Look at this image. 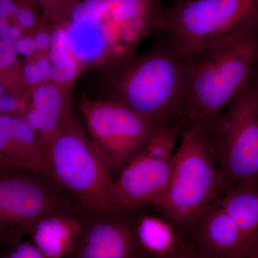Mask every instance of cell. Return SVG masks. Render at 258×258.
I'll return each mask as SVG.
<instances>
[{
	"mask_svg": "<svg viewBox=\"0 0 258 258\" xmlns=\"http://www.w3.org/2000/svg\"><path fill=\"white\" fill-rule=\"evenodd\" d=\"M257 54L258 15L186 58L184 123L208 128L248 85Z\"/></svg>",
	"mask_w": 258,
	"mask_h": 258,
	"instance_id": "1",
	"label": "cell"
},
{
	"mask_svg": "<svg viewBox=\"0 0 258 258\" xmlns=\"http://www.w3.org/2000/svg\"><path fill=\"white\" fill-rule=\"evenodd\" d=\"M113 100L158 126L181 120L186 59L165 37L145 55L117 67Z\"/></svg>",
	"mask_w": 258,
	"mask_h": 258,
	"instance_id": "2",
	"label": "cell"
},
{
	"mask_svg": "<svg viewBox=\"0 0 258 258\" xmlns=\"http://www.w3.org/2000/svg\"><path fill=\"white\" fill-rule=\"evenodd\" d=\"M180 137L169 184L154 207L178 234L224 193L206 130L184 123Z\"/></svg>",
	"mask_w": 258,
	"mask_h": 258,
	"instance_id": "3",
	"label": "cell"
},
{
	"mask_svg": "<svg viewBox=\"0 0 258 258\" xmlns=\"http://www.w3.org/2000/svg\"><path fill=\"white\" fill-rule=\"evenodd\" d=\"M47 174L88 210L123 211L115 180L82 125L69 113L47 153Z\"/></svg>",
	"mask_w": 258,
	"mask_h": 258,
	"instance_id": "4",
	"label": "cell"
},
{
	"mask_svg": "<svg viewBox=\"0 0 258 258\" xmlns=\"http://www.w3.org/2000/svg\"><path fill=\"white\" fill-rule=\"evenodd\" d=\"M258 15V0H183L163 7L157 30L185 58L242 28Z\"/></svg>",
	"mask_w": 258,
	"mask_h": 258,
	"instance_id": "5",
	"label": "cell"
},
{
	"mask_svg": "<svg viewBox=\"0 0 258 258\" xmlns=\"http://www.w3.org/2000/svg\"><path fill=\"white\" fill-rule=\"evenodd\" d=\"M224 194L244 183L258 184V90L250 82L208 128Z\"/></svg>",
	"mask_w": 258,
	"mask_h": 258,
	"instance_id": "6",
	"label": "cell"
},
{
	"mask_svg": "<svg viewBox=\"0 0 258 258\" xmlns=\"http://www.w3.org/2000/svg\"><path fill=\"white\" fill-rule=\"evenodd\" d=\"M81 204L48 176L17 171L0 176V244L23 240L42 217Z\"/></svg>",
	"mask_w": 258,
	"mask_h": 258,
	"instance_id": "7",
	"label": "cell"
},
{
	"mask_svg": "<svg viewBox=\"0 0 258 258\" xmlns=\"http://www.w3.org/2000/svg\"><path fill=\"white\" fill-rule=\"evenodd\" d=\"M88 135L113 179L140 152L159 126L118 102H83Z\"/></svg>",
	"mask_w": 258,
	"mask_h": 258,
	"instance_id": "8",
	"label": "cell"
},
{
	"mask_svg": "<svg viewBox=\"0 0 258 258\" xmlns=\"http://www.w3.org/2000/svg\"><path fill=\"white\" fill-rule=\"evenodd\" d=\"M183 126L182 120L159 126L115 180L123 211L142 213L159 203L170 180L176 140Z\"/></svg>",
	"mask_w": 258,
	"mask_h": 258,
	"instance_id": "9",
	"label": "cell"
},
{
	"mask_svg": "<svg viewBox=\"0 0 258 258\" xmlns=\"http://www.w3.org/2000/svg\"><path fill=\"white\" fill-rule=\"evenodd\" d=\"M140 213L84 208L82 230L64 258H155L144 249L138 235Z\"/></svg>",
	"mask_w": 258,
	"mask_h": 258,
	"instance_id": "10",
	"label": "cell"
},
{
	"mask_svg": "<svg viewBox=\"0 0 258 258\" xmlns=\"http://www.w3.org/2000/svg\"><path fill=\"white\" fill-rule=\"evenodd\" d=\"M179 235L198 258H245L248 238L220 206L218 200L203 210Z\"/></svg>",
	"mask_w": 258,
	"mask_h": 258,
	"instance_id": "11",
	"label": "cell"
},
{
	"mask_svg": "<svg viewBox=\"0 0 258 258\" xmlns=\"http://www.w3.org/2000/svg\"><path fill=\"white\" fill-rule=\"evenodd\" d=\"M0 154L24 170L47 176L43 148L24 118L0 115Z\"/></svg>",
	"mask_w": 258,
	"mask_h": 258,
	"instance_id": "12",
	"label": "cell"
},
{
	"mask_svg": "<svg viewBox=\"0 0 258 258\" xmlns=\"http://www.w3.org/2000/svg\"><path fill=\"white\" fill-rule=\"evenodd\" d=\"M82 205L74 211L42 217L29 232L31 241L48 258H64L74 249L82 230Z\"/></svg>",
	"mask_w": 258,
	"mask_h": 258,
	"instance_id": "13",
	"label": "cell"
},
{
	"mask_svg": "<svg viewBox=\"0 0 258 258\" xmlns=\"http://www.w3.org/2000/svg\"><path fill=\"white\" fill-rule=\"evenodd\" d=\"M32 102L33 108L24 119L36 133L47 161V153L60 132L68 112L64 111L60 89L54 83L37 86L34 90Z\"/></svg>",
	"mask_w": 258,
	"mask_h": 258,
	"instance_id": "14",
	"label": "cell"
},
{
	"mask_svg": "<svg viewBox=\"0 0 258 258\" xmlns=\"http://www.w3.org/2000/svg\"><path fill=\"white\" fill-rule=\"evenodd\" d=\"M218 203L249 241L258 231V184L244 183L233 186L219 199Z\"/></svg>",
	"mask_w": 258,
	"mask_h": 258,
	"instance_id": "15",
	"label": "cell"
},
{
	"mask_svg": "<svg viewBox=\"0 0 258 258\" xmlns=\"http://www.w3.org/2000/svg\"><path fill=\"white\" fill-rule=\"evenodd\" d=\"M138 235L144 249L155 258L171 253L182 245L171 223L164 217L148 215L146 212L139 215Z\"/></svg>",
	"mask_w": 258,
	"mask_h": 258,
	"instance_id": "16",
	"label": "cell"
},
{
	"mask_svg": "<svg viewBox=\"0 0 258 258\" xmlns=\"http://www.w3.org/2000/svg\"><path fill=\"white\" fill-rule=\"evenodd\" d=\"M0 258H48L32 241L0 244Z\"/></svg>",
	"mask_w": 258,
	"mask_h": 258,
	"instance_id": "17",
	"label": "cell"
},
{
	"mask_svg": "<svg viewBox=\"0 0 258 258\" xmlns=\"http://www.w3.org/2000/svg\"><path fill=\"white\" fill-rule=\"evenodd\" d=\"M78 71V60L71 53L60 62L52 64L51 79L55 84L70 82L77 76Z\"/></svg>",
	"mask_w": 258,
	"mask_h": 258,
	"instance_id": "18",
	"label": "cell"
},
{
	"mask_svg": "<svg viewBox=\"0 0 258 258\" xmlns=\"http://www.w3.org/2000/svg\"><path fill=\"white\" fill-rule=\"evenodd\" d=\"M49 48V60L52 64L60 62L71 54L66 29H57L51 35V42Z\"/></svg>",
	"mask_w": 258,
	"mask_h": 258,
	"instance_id": "19",
	"label": "cell"
},
{
	"mask_svg": "<svg viewBox=\"0 0 258 258\" xmlns=\"http://www.w3.org/2000/svg\"><path fill=\"white\" fill-rule=\"evenodd\" d=\"M16 51L9 42L0 40V69H8L16 62Z\"/></svg>",
	"mask_w": 258,
	"mask_h": 258,
	"instance_id": "20",
	"label": "cell"
},
{
	"mask_svg": "<svg viewBox=\"0 0 258 258\" xmlns=\"http://www.w3.org/2000/svg\"><path fill=\"white\" fill-rule=\"evenodd\" d=\"M14 18L20 28H32L36 23L33 13L27 8H18Z\"/></svg>",
	"mask_w": 258,
	"mask_h": 258,
	"instance_id": "21",
	"label": "cell"
},
{
	"mask_svg": "<svg viewBox=\"0 0 258 258\" xmlns=\"http://www.w3.org/2000/svg\"><path fill=\"white\" fill-rule=\"evenodd\" d=\"M13 45L17 53L25 56L31 55L37 50L35 40L31 37H21Z\"/></svg>",
	"mask_w": 258,
	"mask_h": 258,
	"instance_id": "22",
	"label": "cell"
},
{
	"mask_svg": "<svg viewBox=\"0 0 258 258\" xmlns=\"http://www.w3.org/2000/svg\"><path fill=\"white\" fill-rule=\"evenodd\" d=\"M23 78L25 82L31 86H36L42 82L35 62V63H28L25 66L23 70Z\"/></svg>",
	"mask_w": 258,
	"mask_h": 258,
	"instance_id": "23",
	"label": "cell"
},
{
	"mask_svg": "<svg viewBox=\"0 0 258 258\" xmlns=\"http://www.w3.org/2000/svg\"><path fill=\"white\" fill-rule=\"evenodd\" d=\"M35 64L38 69L41 81L47 82L50 80L51 75H52V64H51L50 60L46 57L42 56L38 58Z\"/></svg>",
	"mask_w": 258,
	"mask_h": 258,
	"instance_id": "24",
	"label": "cell"
},
{
	"mask_svg": "<svg viewBox=\"0 0 258 258\" xmlns=\"http://www.w3.org/2000/svg\"><path fill=\"white\" fill-rule=\"evenodd\" d=\"M21 30L20 27L14 25H8L7 28L0 32V40L11 42L14 44L21 37Z\"/></svg>",
	"mask_w": 258,
	"mask_h": 258,
	"instance_id": "25",
	"label": "cell"
},
{
	"mask_svg": "<svg viewBox=\"0 0 258 258\" xmlns=\"http://www.w3.org/2000/svg\"><path fill=\"white\" fill-rule=\"evenodd\" d=\"M18 9L15 0H0V18L8 19L14 17Z\"/></svg>",
	"mask_w": 258,
	"mask_h": 258,
	"instance_id": "26",
	"label": "cell"
},
{
	"mask_svg": "<svg viewBox=\"0 0 258 258\" xmlns=\"http://www.w3.org/2000/svg\"><path fill=\"white\" fill-rule=\"evenodd\" d=\"M18 102L7 95H0V113H9L18 109Z\"/></svg>",
	"mask_w": 258,
	"mask_h": 258,
	"instance_id": "27",
	"label": "cell"
},
{
	"mask_svg": "<svg viewBox=\"0 0 258 258\" xmlns=\"http://www.w3.org/2000/svg\"><path fill=\"white\" fill-rule=\"evenodd\" d=\"M42 5L45 13L48 16H52L57 13V10L60 8V5L64 3L66 0H36Z\"/></svg>",
	"mask_w": 258,
	"mask_h": 258,
	"instance_id": "28",
	"label": "cell"
},
{
	"mask_svg": "<svg viewBox=\"0 0 258 258\" xmlns=\"http://www.w3.org/2000/svg\"><path fill=\"white\" fill-rule=\"evenodd\" d=\"M20 171L25 170L15 165L3 154H0V176Z\"/></svg>",
	"mask_w": 258,
	"mask_h": 258,
	"instance_id": "29",
	"label": "cell"
},
{
	"mask_svg": "<svg viewBox=\"0 0 258 258\" xmlns=\"http://www.w3.org/2000/svg\"><path fill=\"white\" fill-rule=\"evenodd\" d=\"M34 40L37 50L43 51L50 47L51 35L47 32H40L35 35Z\"/></svg>",
	"mask_w": 258,
	"mask_h": 258,
	"instance_id": "30",
	"label": "cell"
},
{
	"mask_svg": "<svg viewBox=\"0 0 258 258\" xmlns=\"http://www.w3.org/2000/svg\"><path fill=\"white\" fill-rule=\"evenodd\" d=\"M245 258H258V231L249 239Z\"/></svg>",
	"mask_w": 258,
	"mask_h": 258,
	"instance_id": "31",
	"label": "cell"
},
{
	"mask_svg": "<svg viewBox=\"0 0 258 258\" xmlns=\"http://www.w3.org/2000/svg\"><path fill=\"white\" fill-rule=\"evenodd\" d=\"M159 258H198L197 257L195 254L191 253V252L186 248V247L182 244V245L180 246L179 248L176 249L174 252L171 253L166 254V255L163 256V257Z\"/></svg>",
	"mask_w": 258,
	"mask_h": 258,
	"instance_id": "32",
	"label": "cell"
},
{
	"mask_svg": "<svg viewBox=\"0 0 258 258\" xmlns=\"http://www.w3.org/2000/svg\"><path fill=\"white\" fill-rule=\"evenodd\" d=\"M252 85L258 90V54L256 60L254 61L252 75H251L250 81Z\"/></svg>",
	"mask_w": 258,
	"mask_h": 258,
	"instance_id": "33",
	"label": "cell"
},
{
	"mask_svg": "<svg viewBox=\"0 0 258 258\" xmlns=\"http://www.w3.org/2000/svg\"><path fill=\"white\" fill-rule=\"evenodd\" d=\"M8 20V19L0 18V32L3 31L5 28H7V27L9 25Z\"/></svg>",
	"mask_w": 258,
	"mask_h": 258,
	"instance_id": "34",
	"label": "cell"
},
{
	"mask_svg": "<svg viewBox=\"0 0 258 258\" xmlns=\"http://www.w3.org/2000/svg\"><path fill=\"white\" fill-rule=\"evenodd\" d=\"M3 93H4V88L0 84V95H3Z\"/></svg>",
	"mask_w": 258,
	"mask_h": 258,
	"instance_id": "35",
	"label": "cell"
}]
</instances>
